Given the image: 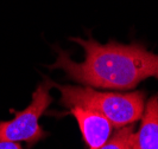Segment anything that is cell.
Listing matches in <instances>:
<instances>
[{
  "instance_id": "obj_1",
  "label": "cell",
  "mask_w": 158,
  "mask_h": 149,
  "mask_svg": "<svg viewBox=\"0 0 158 149\" xmlns=\"http://www.w3.org/2000/svg\"><path fill=\"white\" fill-rule=\"evenodd\" d=\"M85 50V61L77 63L70 53L57 49L50 69H61L74 82L96 89L132 90L148 78L158 79V55L140 43L120 44L111 40L100 44L94 38H71Z\"/></svg>"
},
{
  "instance_id": "obj_2",
  "label": "cell",
  "mask_w": 158,
  "mask_h": 149,
  "mask_svg": "<svg viewBox=\"0 0 158 149\" xmlns=\"http://www.w3.org/2000/svg\"><path fill=\"white\" fill-rule=\"evenodd\" d=\"M60 94V104L65 108L83 107L100 112L117 129L135 123L142 117L146 92L137 90L133 92H102L90 86L61 85L52 83Z\"/></svg>"
},
{
  "instance_id": "obj_3",
  "label": "cell",
  "mask_w": 158,
  "mask_h": 149,
  "mask_svg": "<svg viewBox=\"0 0 158 149\" xmlns=\"http://www.w3.org/2000/svg\"><path fill=\"white\" fill-rule=\"evenodd\" d=\"M52 83L45 77L32 94L31 103L25 109L17 111L10 121H0V141L26 142L32 147L47 137L49 133L40 126V118L54 101L50 95Z\"/></svg>"
},
{
  "instance_id": "obj_4",
  "label": "cell",
  "mask_w": 158,
  "mask_h": 149,
  "mask_svg": "<svg viewBox=\"0 0 158 149\" xmlns=\"http://www.w3.org/2000/svg\"><path fill=\"white\" fill-rule=\"evenodd\" d=\"M69 114L77 121L88 149H100L110 140L113 126L100 112L83 107H71Z\"/></svg>"
},
{
  "instance_id": "obj_5",
  "label": "cell",
  "mask_w": 158,
  "mask_h": 149,
  "mask_svg": "<svg viewBox=\"0 0 158 149\" xmlns=\"http://www.w3.org/2000/svg\"><path fill=\"white\" fill-rule=\"evenodd\" d=\"M140 118L139 129L133 134L132 149H158V92L149 98Z\"/></svg>"
},
{
  "instance_id": "obj_6",
  "label": "cell",
  "mask_w": 158,
  "mask_h": 149,
  "mask_svg": "<svg viewBox=\"0 0 158 149\" xmlns=\"http://www.w3.org/2000/svg\"><path fill=\"white\" fill-rule=\"evenodd\" d=\"M135 123L119 128L100 149H132Z\"/></svg>"
},
{
  "instance_id": "obj_7",
  "label": "cell",
  "mask_w": 158,
  "mask_h": 149,
  "mask_svg": "<svg viewBox=\"0 0 158 149\" xmlns=\"http://www.w3.org/2000/svg\"><path fill=\"white\" fill-rule=\"evenodd\" d=\"M0 149H23L18 142L0 141Z\"/></svg>"
}]
</instances>
